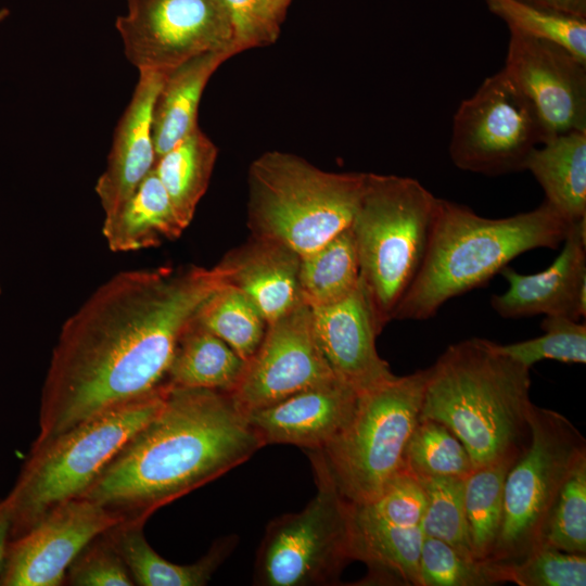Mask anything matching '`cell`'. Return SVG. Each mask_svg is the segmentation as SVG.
<instances>
[{
  "label": "cell",
  "mask_w": 586,
  "mask_h": 586,
  "mask_svg": "<svg viewBox=\"0 0 586 586\" xmlns=\"http://www.w3.org/2000/svg\"><path fill=\"white\" fill-rule=\"evenodd\" d=\"M309 459L317 493L303 510L268 524L255 561L256 585L335 584L353 561L351 502L336 488L321 453L309 451Z\"/></svg>",
  "instance_id": "obj_9"
},
{
  "label": "cell",
  "mask_w": 586,
  "mask_h": 586,
  "mask_svg": "<svg viewBox=\"0 0 586 586\" xmlns=\"http://www.w3.org/2000/svg\"><path fill=\"white\" fill-rule=\"evenodd\" d=\"M358 393L337 378L246 413L264 445L322 449L348 422Z\"/></svg>",
  "instance_id": "obj_18"
},
{
  "label": "cell",
  "mask_w": 586,
  "mask_h": 586,
  "mask_svg": "<svg viewBox=\"0 0 586 586\" xmlns=\"http://www.w3.org/2000/svg\"><path fill=\"white\" fill-rule=\"evenodd\" d=\"M310 309L318 346L339 380L360 393L395 375L377 351L380 333L361 282L345 298Z\"/></svg>",
  "instance_id": "obj_17"
},
{
  "label": "cell",
  "mask_w": 586,
  "mask_h": 586,
  "mask_svg": "<svg viewBox=\"0 0 586 586\" xmlns=\"http://www.w3.org/2000/svg\"><path fill=\"white\" fill-rule=\"evenodd\" d=\"M428 369L419 418L445 424L474 469L517 459L531 437L530 368L471 337L449 345Z\"/></svg>",
  "instance_id": "obj_3"
},
{
  "label": "cell",
  "mask_w": 586,
  "mask_h": 586,
  "mask_svg": "<svg viewBox=\"0 0 586 586\" xmlns=\"http://www.w3.org/2000/svg\"><path fill=\"white\" fill-rule=\"evenodd\" d=\"M359 506L387 523L398 526H420L426 496L420 481L402 469L373 501Z\"/></svg>",
  "instance_id": "obj_40"
},
{
  "label": "cell",
  "mask_w": 586,
  "mask_h": 586,
  "mask_svg": "<svg viewBox=\"0 0 586 586\" xmlns=\"http://www.w3.org/2000/svg\"><path fill=\"white\" fill-rule=\"evenodd\" d=\"M245 366L246 361L227 343L194 319L177 343L166 385L231 393Z\"/></svg>",
  "instance_id": "obj_26"
},
{
  "label": "cell",
  "mask_w": 586,
  "mask_h": 586,
  "mask_svg": "<svg viewBox=\"0 0 586 586\" xmlns=\"http://www.w3.org/2000/svg\"><path fill=\"white\" fill-rule=\"evenodd\" d=\"M217 154L215 143L198 126L156 158L154 171L184 229L192 221L198 204L208 188Z\"/></svg>",
  "instance_id": "obj_27"
},
{
  "label": "cell",
  "mask_w": 586,
  "mask_h": 586,
  "mask_svg": "<svg viewBox=\"0 0 586 586\" xmlns=\"http://www.w3.org/2000/svg\"><path fill=\"white\" fill-rule=\"evenodd\" d=\"M166 387L90 418L46 444H33L5 497L10 539L31 530L62 504L80 498L122 446L158 411Z\"/></svg>",
  "instance_id": "obj_7"
},
{
  "label": "cell",
  "mask_w": 586,
  "mask_h": 586,
  "mask_svg": "<svg viewBox=\"0 0 586 586\" xmlns=\"http://www.w3.org/2000/svg\"><path fill=\"white\" fill-rule=\"evenodd\" d=\"M289 1H291V0H289Z\"/></svg>",
  "instance_id": "obj_45"
},
{
  "label": "cell",
  "mask_w": 586,
  "mask_h": 586,
  "mask_svg": "<svg viewBox=\"0 0 586 586\" xmlns=\"http://www.w3.org/2000/svg\"><path fill=\"white\" fill-rule=\"evenodd\" d=\"M168 194L153 170L131 196L111 217L104 218L102 232L113 252H131L176 240L183 232Z\"/></svg>",
  "instance_id": "obj_25"
},
{
  "label": "cell",
  "mask_w": 586,
  "mask_h": 586,
  "mask_svg": "<svg viewBox=\"0 0 586 586\" xmlns=\"http://www.w3.org/2000/svg\"><path fill=\"white\" fill-rule=\"evenodd\" d=\"M196 322L227 343L249 361L260 345L267 322L253 302L226 283L201 306Z\"/></svg>",
  "instance_id": "obj_29"
},
{
  "label": "cell",
  "mask_w": 586,
  "mask_h": 586,
  "mask_svg": "<svg viewBox=\"0 0 586 586\" xmlns=\"http://www.w3.org/2000/svg\"><path fill=\"white\" fill-rule=\"evenodd\" d=\"M428 369L394 375L357 395L344 428L319 451L351 504L373 501L402 470L420 415Z\"/></svg>",
  "instance_id": "obj_8"
},
{
  "label": "cell",
  "mask_w": 586,
  "mask_h": 586,
  "mask_svg": "<svg viewBox=\"0 0 586 586\" xmlns=\"http://www.w3.org/2000/svg\"><path fill=\"white\" fill-rule=\"evenodd\" d=\"M298 279L302 301L310 308L336 303L358 286L359 258L351 226L301 258Z\"/></svg>",
  "instance_id": "obj_28"
},
{
  "label": "cell",
  "mask_w": 586,
  "mask_h": 586,
  "mask_svg": "<svg viewBox=\"0 0 586 586\" xmlns=\"http://www.w3.org/2000/svg\"><path fill=\"white\" fill-rule=\"evenodd\" d=\"M545 141L534 107L501 69L457 109L449 156L461 170L501 176L525 170L528 156Z\"/></svg>",
  "instance_id": "obj_11"
},
{
  "label": "cell",
  "mask_w": 586,
  "mask_h": 586,
  "mask_svg": "<svg viewBox=\"0 0 586 586\" xmlns=\"http://www.w3.org/2000/svg\"><path fill=\"white\" fill-rule=\"evenodd\" d=\"M301 256L277 241L252 235L219 262L229 284L241 290L267 324L303 304Z\"/></svg>",
  "instance_id": "obj_20"
},
{
  "label": "cell",
  "mask_w": 586,
  "mask_h": 586,
  "mask_svg": "<svg viewBox=\"0 0 586 586\" xmlns=\"http://www.w3.org/2000/svg\"><path fill=\"white\" fill-rule=\"evenodd\" d=\"M64 584L132 586L135 582L107 531L90 540L69 564Z\"/></svg>",
  "instance_id": "obj_39"
},
{
  "label": "cell",
  "mask_w": 586,
  "mask_h": 586,
  "mask_svg": "<svg viewBox=\"0 0 586 586\" xmlns=\"http://www.w3.org/2000/svg\"><path fill=\"white\" fill-rule=\"evenodd\" d=\"M500 273L508 289L494 294L491 305L505 319L536 315L574 320L586 314V219L573 224L563 247L546 269L524 275L506 266Z\"/></svg>",
  "instance_id": "obj_16"
},
{
  "label": "cell",
  "mask_w": 586,
  "mask_h": 586,
  "mask_svg": "<svg viewBox=\"0 0 586 586\" xmlns=\"http://www.w3.org/2000/svg\"><path fill=\"white\" fill-rule=\"evenodd\" d=\"M572 226L545 201L525 213L486 218L438 199L425 258L394 319H430L448 300L485 285L517 256L558 249Z\"/></svg>",
  "instance_id": "obj_4"
},
{
  "label": "cell",
  "mask_w": 586,
  "mask_h": 586,
  "mask_svg": "<svg viewBox=\"0 0 586 586\" xmlns=\"http://www.w3.org/2000/svg\"><path fill=\"white\" fill-rule=\"evenodd\" d=\"M227 277L219 263L187 265L125 270L98 286L61 328L33 444L162 390L180 336Z\"/></svg>",
  "instance_id": "obj_1"
},
{
  "label": "cell",
  "mask_w": 586,
  "mask_h": 586,
  "mask_svg": "<svg viewBox=\"0 0 586 586\" xmlns=\"http://www.w3.org/2000/svg\"><path fill=\"white\" fill-rule=\"evenodd\" d=\"M0 295H1V288H0Z\"/></svg>",
  "instance_id": "obj_44"
},
{
  "label": "cell",
  "mask_w": 586,
  "mask_h": 586,
  "mask_svg": "<svg viewBox=\"0 0 586 586\" xmlns=\"http://www.w3.org/2000/svg\"><path fill=\"white\" fill-rule=\"evenodd\" d=\"M530 4L586 17V0H520Z\"/></svg>",
  "instance_id": "obj_41"
},
{
  "label": "cell",
  "mask_w": 586,
  "mask_h": 586,
  "mask_svg": "<svg viewBox=\"0 0 586 586\" xmlns=\"http://www.w3.org/2000/svg\"><path fill=\"white\" fill-rule=\"evenodd\" d=\"M143 526L142 523L122 522L109 530L135 585L140 586L206 585L238 542L235 536L219 538L196 562L177 564L164 559L149 545Z\"/></svg>",
  "instance_id": "obj_24"
},
{
  "label": "cell",
  "mask_w": 586,
  "mask_h": 586,
  "mask_svg": "<svg viewBox=\"0 0 586 586\" xmlns=\"http://www.w3.org/2000/svg\"><path fill=\"white\" fill-rule=\"evenodd\" d=\"M351 555L364 562L368 574L361 584L420 586V526H398L351 504Z\"/></svg>",
  "instance_id": "obj_21"
},
{
  "label": "cell",
  "mask_w": 586,
  "mask_h": 586,
  "mask_svg": "<svg viewBox=\"0 0 586 586\" xmlns=\"http://www.w3.org/2000/svg\"><path fill=\"white\" fill-rule=\"evenodd\" d=\"M544 333L530 340L498 344L495 348L531 369L544 359L564 364L586 362V324L564 316H546L540 324Z\"/></svg>",
  "instance_id": "obj_35"
},
{
  "label": "cell",
  "mask_w": 586,
  "mask_h": 586,
  "mask_svg": "<svg viewBox=\"0 0 586 586\" xmlns=\"http://www.w3.org/2000/svg\"><path fill=\"white\" fill-rule=\"evenodd\" d=\"M335 378L318 346L311 309L303 303L267 324L230 394L247 413Z\"/></svg>",
  "instance_id": "obj_13"
},
{
  "label": "cell",
  "mask_w": 586,
  "mask_h": 586,
  "mask_svg": "<svg viewBox=\"0 0 586 586\" xmlns=\"http://www.w3.org/2000/svg\"><path fill=\"white\" fill-rule=\"evenodd\" d=\"M547 202L570 224L586 219V130L558 135L533 150L525 165Z\"/></svg>",
  "instance_id": "obj_23"
},
{
  "label": "cell",
  "mask_w": 586,
  "mask_h": 586,
  "mask_svg": "<svg viewBox=\"0 0 586 586\" xmlns=\"http://www.w3.org/2000/svg\"><path fill=\"white\" fill-rule=\"evenodd\" d=\"M423 486L426 506L420 523L424 536L437 538L464 556L473 557L464 511V479L417 477Z\"/></svg>",
  "instance_id": "obj_33"
},
{
  "label": "cell",
  "mask_w": 586,
  "mask_h": 586,
  "mask_svg": "<svg viewBox=\"0 0 586 586\" xmlns=\"http://www.w3.org/2000/svg\"><path fill=\"white\" fill-rule=\"evenodd\" d=\"M229 14L234 55L273 43L289 0H221Z\"/></svg>",
  "instance_id": "obj_38"
},
{
  "label": "cell",
  "mask_w": 586,
  "mask_h": 586,
  "mask_svg": "<svg viewBox=\"0 0 586 586\" xmlns=\"http://www.w3.org/2000/svg\"><path fill=\"white\" fill-rule=\"evenodd\" d=\"M125 55L139 72L166 74L203 53L232 50L221 0H127L116 20Z\"/></svg>",
  "instance_id": "obj_12"
},
{
  "label": "cell",
  "mask_w": 586,
  "mask_h": 586,
  "mask_svg": "<svg viewBox=\"0 0 586 586\" xmlns=\"http://www.w3.org/2000/svg\"><path fill=\"white\" fill-rule=\"evenodd\" d=\"M164 74L139 72L129 104L115 129L107 164L95 183L104 218L114 215L153 170L152 111Z\"/></svg>",
  "instance_id": "obj_19"
},
{
  "label": "cell",
  "mask_w": 586,
  "mask_h": 586,
  "mask_svg": "<svg viewBox=\"0 0 586 586\" xmlns=\"http://www.w3.org/2000/svg\"><path fill=\"white\" fill-rule=\"evenodd\" d=\"M367 173L327 171L305 158L268 151L247 171V227L251 234L306 256L353 221Z\"/></svg>",
  "instance_id": "obj_5"
},
{
  "label": "cell",
  "mask_w": 586,
  "mask_h": 586,
  "mask_svg": "<svg viewBox=\"0 0 586 586\" xmlns=\"http://www.w3.org/2000/svg\"><path fill=\"white\" fill-rule=\"evenodd\" d=\"M438 198L410 177L367 173L353 218L360 282L378 332L392 320L425 258Z\"/></svg>",
  "instance_id": "obj_6"
},
{
  "label": "cell",
  "mask_w": 586,
  "mask_h": 586,
  "mask_svg": "<svg viewBox=\"0 0 586 586\" xmlns=\"http://www.w3.org/2000/svg\"><path fill=\"white\" fill-rule=\"evenodd\" d=\"M493 563L498 584L510 582L519 586L586 585V555L569 553L545 544L518 562Z\"/></svg>",
  "instance_id": "obj_36"
},
{
  "label": "cell",
  "mask_w": 586,
  "mask_h": 586,
  "mask_svg": "<svg viewBox=\"0 0 586 586\" xmlns=\"http://www.w3.org/2000/svg\"><path fill=\"white\" fill-rule=\"evenodd\" d=\"M420 586H489L498 584L489 560L468 557L450 545L424 536L419 560Z\"/></svg>",
  "instance_id": "obj_37"
},
{
  "label": "cell",
  "mask_w": 586,
  "mask_h": 586,
  "mask_svg": "<svg viewBox=\"0 0 586 586\" xmlns=\"http://www.w3.org/2000/svg\"><path fill=\"white\" fill-rule=\"evenodd\" d=\"M11 538V513L8 501L0 500V583L4 570L8 545Z\"/></svg>",
  "instance_id": "obj_42"
},
{
  "label": "cell",
  "mask_w": 586,
  "mask_h": 586,
  "mask_svg": "<svg viewBox=\"0 0 586 586\" xmlns=\"http://www.w3.org/2000/svg\"><path fill=\"white\" fill-rule=\"evenodd\" d=\"M531 437L504 483L502 519L491 557L510 564L540 545L548 513L569 474L586 456V441L563 415L534 405Z\"/></svg>",
  "instance_id": "obj_10"
},
{
  "label": "cell",
  "mask_w": 586,
  "mask_h": 586,
  "mask_svg": "<svg viewBox=\"0 0 586 586\" xmlns=\"http://www.w3.org/2000/svg\"><path fill=\"white\" fill-rule=\"evenodd\" d=\"M509 30L502 69L534 107L546 141L586 130V62L557 43Z\"/></svg>",
  "instance_id": "obj_14"
},
{
  "label": "cell",
  "mask_w": 586,
  "mask_h": 586,
  "mask_svg": "<svg viewBox=\"0 0 586 586\" xmlns=\"http://www.w3.org/2000/svg\"><path fill=\"white\" fill-rule=\"evenodd\" d=\"M122 523L101 505L76 498L56 507L31 530L10 539L2 586H60L82 548Z\"/></svg>",
  "instance_id": "obj_15"
},
{
  "label": "cell",
  "mask_w": 586,
  "mask_h": 586,
  "mask_svg": "<svg viewBox=\"0 0 586 586\" xmlns=\"http://www.w3.org/2000/svg\"><path fill=\"white\" fill-rule=\"evenodd\" d=\"M10 15V10L7 8L0 9V23L3 22Z\"/></svg>",
  "instance_id": "obj_43"
},
{
  "label": "cell",
  "mask_w": 586,
  "mask_h": 586,
  "mask_svg": "<svg viewBox=\"0 0 586 586\" xmlns=\"http://www.w3.org/2000/svg\"><path fill=\"white\" fill-rule=\"evenodd\" d=\"M514 460L475 468L464 479V511L475 559L487 560L493 551L502 519L504 483Z\"/></svg>",
  "instance_id": "obj_30"
},
{
  "label": "cell",
  "mask_w": 586,
  "mask_h": 586,
  "mask_svg": "<svg viewBox=\"0 0 586 586\" xmlns=\"http://www.w3.org/2000/svg\"><path fill=\"white\" fill-rule=\"evenodd\" d=\"M542 544L586 555V456L563 483L545 521Z\"/></svg>",
  "instance_id": "obj_34"
},
{
  "label": "cell",
  "mask_w": 586,
  "mask_h": 586,
  "mask_svg": "<svg viewBox=\"0 0 586 586\" xmlns=\"http://www.w3.org/2000/svg\"><path fill=\"white\" fill-rule=\"evenodd\" d=\"M509 29L557 43L586 62V17L520 0H484Z\"/></svg>",
  "instance_id": "obj_32"
},
{
  "label": "cell",
  "mask_w": 586,
  "mask_h": 586,
  "mask_svg": "<svg viewBox=\"0 0 586 586\" xmlns=\"http://www.w3.org/2000/svg\"><path fill=\"white\" fill-rule=\"evenodd\" d=\"M402 469L416 477L466 479L474 467L463 444L445 424L419 418L406 444Z\"/></svg>",
  "instance_id": "obj_31"
},
{
  "label": "cell",
  "mask_w": 586,
  "mask_h": 586,
  "mask_svg": "<svg viewBox=\"0 0 586 586\" xmlns=\"http://www.w3.org/2000/svg\"><path fill=\"white\" fill-rule=\"evenodd\" d=\"M232 56L229 51L203 53L164 74L152 111L156 158L199 126L204 88L215 71Z\"/></svg>",
  "instance_id": "obj_22"
},
{
  "label": "cell",
  "mask_w": 586,
  "mask_h": 586,
  "mask_svg": "<svg viewBox=\"0 0 586 586\" xmlns=\"http://www.w3.org/2000/svg\"><path fill=\"white\" fill-rule=\"evenodd\" d=\"M158 411L102 469L80 498L122 522L160 508L249 460L264 445L230 393L166 385Z\"/></svg>",
  "instance_id": "obj_2"
}]
</instances>
